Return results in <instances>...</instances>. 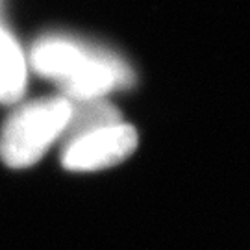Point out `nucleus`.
Here are the masks:
<instances>
[{
	"label": "nucleus",
	"instance_id": "1",
	"mask_svg": "<svg viewBox=\"0 0 250 250\" xmlns=\"http://www.w3.org/2000/svg\"><path fill=\"white\" fill-rule=\"evenodd\" d=\"M28 65L58 83L62 97L72 104L104 100L134 80L132 67L115 50L67 32L39 37L28 54Z\"/></svg>",
	"mask_w": 250,
	"mask_h": 250
},
{
	"label": "nucleus",
	"instance_id": "2",
	"mask_svg": "<svg viewBox=\"0 0 250 250\" xmlns=\"http://www.w3.org/2000/svg\"><path fill=\"white\" fill-rule=\"evenodd\" d=\"M71 115L72 104L65 97H48L21 106L2 128L0 158L15 169L39 161L67 132Z\"/></svg>",
	"mask_w": 250,
	"mask_h": 250
},
{
	"label": "nucleus",
	"instance_id": "3",
	"mask_svg": "<svg viewBox=\"0 0 250 250\" xmlns=\"http://www.w3.org/2000/svg\"><path fill=\"white\" fill-rule=\"evenodd\" d=\"M137 146V132L128 123L111 121L67 135L62 163L72 172H93L126 160Z\"/></svg>",
	"mask_w": 250,
	"mask_h": 250
},
{
	"label": "nucleus",
	"instance_id": "4",
	"mask_svg": "<svg viewBox=\"0 0 250 250\" xmlns=\"http://www.w3.org/2000/svg\"><path fill=\"white\" fill-rule=\"evenodd\" d=\"M26 74V54L0 21V102H11L22 95Z\"/></svg>",
	"mask_w": 250,
	"mask_h": 250
}]
</instances>
